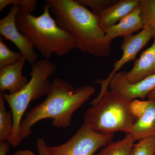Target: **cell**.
Segmentation results:
<instances>
[{
  "label": "cell",
  "instance_id": "6da1fadb",
  "mask_svg": "<svg viewBox=\"0 0 155 155\" xmlns=\"http://www.w3.org/2000/svg\"><path fill=\"white\" fill-rule=\"evenodd\" d=\"M95 92L96 89L91 85L75 88L66 81L55 78L51 82L46 98L31 108L22 120L20 128L21 139L28 137L34 125L45 119H51L53 126L57 128L69 127L73 114Z\"/></svg>",
  "mask_w": 155,
  "mask_h": 155
},
{
  "label": "cell",
  "instance_id": "7a4b0ae2",
  "mask_svg": "<svg viewBox=\"0 0 155 155\" xmlns=\"http://www.w3.org/2000/svg\"><path fill=\"white\" fill-rule=\"evenodd\" d=\"M58 25L72 35L81 51L98 58L110 54L112 41L106 38L98 17L76 0H48Z\"/></svg>",
  "mask_w": 155,
  "mask_h": 155
},
{
  "label": "cell",
  "instance_id": "3957f363",
  "mask_svg": "<svg viewBox=\"0 0 155 155\" xmlns=\"http://www.w3.org/2000/svg\"><path fill=\"white\" fill-rule=\"evenodd\" d=\"M51 12L46 1L41 15L35 16L20 7L16 18L19 30L46 59L53 54L61 58L78 47L75 38L58 25Z\"/></svg>",
  "mask_w": 155,
  "mask_h": 155
},
{
  "label": "cell",
  "instance_id": "277c9868",
  "mask_svg": "<svg viewBox=\"0 0 155 155\" xmlns=\"http://www.w3.org/2000/svg\"><path fill=\"white\" fill-rule=\"evenodd\" d=\"M57 70V66L49 59L38 60L31 65L30 80L22 89L14 94L3 92L14 118L13 133L7 140L11 146L16 147L21 143L20 125L25 111L31 102L46 95L51 87L49 79Z\"/></svg>",
  "mask_w": 155,
  "mask_h": 155
},
{
  "label": "cell",
  "instance_id": "5b68a950",
  "mask_svg": "<svg viewBox=\"0 0 155 155\" xmlns=\"http://www.w3.org/2000/svg\"><path fill=\"white\" fill-rule=\"evenodd\" d=\"M130 103L116 92L108 90L96 104L87 109L84 123L99 133L114 134L119 131L130 133L136 122Z\"/></svg>",
  "mask_w": 155,
  "mask_h": 155
},
{
  "label": "cell",
  "instance_id": "8992f818",
  "mask_svg": "<svg viewBox=\"0 0 155 155\" xmlns=\"http://www.w3.org/2000/svg\"><path fill=\"white\" fill-rule=\"evenodd\" d=\"M113 134H101L83 123L73 136L65 143L49 146V155H94L97 150L112 142Z\"/></svg>",
  "mask_w": 155,
  "mask_h": 155
},
{
  "label": "cell",
  "instance_id": "52a82bcc",
  "mask_svg": "<svg viewBox=\"0 0 155 155\" xmlns=\"http://www.w3.org/2000/svg\"><path fill=\"white\" fill-rule=\"evenodd\" d=\"M155 36V29L150 26H144L138 33L123 38L121 45L122 57L114 63L113 70L106 79L96 81V83L101 85V91L97 96L93 100L91 105L96 104L108 91L110 81L114 75L125 64L135 60L140 50Z\"/></svg>",
  "mask_w": 155,
  "mask_h": 155
},
{
  "label": "cell",
  "instance_id": "ba28073f",
  "mask_svg": "<svg viewBox=\"0 0 155 155\" xmlns=\"http://www.w3.org/2000/svg\"><path fill=\"white\" fill-rule=\"evenodd\" d=\"M20 6L13 5L5 17L0 20V34L13 43L26 62L32 65L38 60V57L34 48L17 27L16 18Z\"/></svg>",
  "mask_w": 155,
  "mask_h": 155
},
{
  "label": "cell",
  "instance_id": "9c48e42d",
  "mask_svg": "<svg viewBox=\"0 0 155 155\" xmlns=\"http://www.w3.org/2000/svg\"><path fill=\"white\" fill-rule=\"evenodd\" d=\"M136 119L130 134L135 141L155 136V100H133L130 103Z\"/></svg>",
  "mask_w": 155,
  "mask_h": 155
},
{
  "label": "cell",
  "instance_id": "30bf717a",
  "mask_svg": "<svg viewBox=\"0 0 155 155\" xmlns=\"http://www.w3.org/2000/svg\"><path fill=\"white\" fill-rule=\"evenodd\" d=\"M109 87L116 92L124 99L130 102L134 100H145L155 89V73L134 83L128 82L125 71L118 72L110 81Z\"/></svg>",
  "mask_w": 155,
  "mask_h": 155
},
{
  "label": "cell",
  "instance_id": "8fae6325",
  "mask_svg": "<svg viewBox=\"0 0 155 155\" xmlns=\"http://www.w3.org/2000/svg\"><path fill=\"white\" fill-rule=\"evenodd\" d=\"M26 60L24 57L15 63L0 69V92L9 94L17 93L28 83L27 77L22 75Z\"/></svg>",
  "mask_w": 155,
  "mask_h": 155
},
{
  "label": "cell",
  "instance_id": "7c38bea8",
  "mask_svg": "<svg viewBox=\"0 0 155 155\" xmlns=\"http://www.w3.org/2000/svg\"><path fill=\"white\" fill-rule=\"evenodd\" d=\"M144 26L141 9L139 5L116 25L103 30L105 34L106 38L112 41L116 38H124L132 35L133 33L142 30Z\"/></svg>",
  "mask_w": 155,
  "mask_h": 155
},
{
  "label": "cell",
  "instance_id": "4fadbf2b",
  "mask_svg": "<svg viewBox=\"0 0 155 155\" xmlns=\"http://www.w3.org/2000/svg\"><path fill=\"white\" fill-rule=\"evenodd\" d=\"M151 45L143 51L135 60L132 69L125 71V76L128 82L134 83L155 73V36Z\"/></svg>",
  "mask_w": 155,
  "mask_h": 155
},
{
  "label": "cell",
  "instance_id": "5bb4252c",
  "mask_svg": "<svg viewBox=\"0 0 155 155\" xmlns=\"http://www.w3.org/2000/svg\"><path fill=\"white\" fill-rule=\"evenodd\" d=\"M140 0H120L98 17L100 27L103 29L116 25L140 5Z\"/></svg>",
  "mask_w": 155,
  "mask_h": 155
},
{
  "label": "cell",
  "instance_id": "9a60e30c",
  "mask_svg": "<svg viewBox=\"0 0 155 155\" xmlns=\"http://www.w3.org/2000/svg\"><path fill=\"white\" fill-rule=\"evenodd\" d=\"M135 141L130 133L119 141L111 142L94 155H130Z\"/></svg>",
  "mask_w": 155,
  "mask_h": 155
},
{
  "label": "cell",
  "instance_id": "2e32d148",
  "mask_svg": "<svg viewBox=\"0 0 155 155\" xmlns=\"http://www.w3.org/2000/svg\"><path fill=\"white\" fill-rule=\"evenodd\" d=\"M2 92H0V141H7L14 130L13 114L6 110Z\"/></svg>",
  "mask_w": 155,
  "mask_h": 155
},
{
  "label": "cell",
  "instance_id": "e0dca14e",
  "mask_svg": "<svg viewBox=\"0 0 155 155\" xmlns=\"http://www.w3.org/2000/svg\"><path fill=\"white\" fill-rule=\"evenodd\" d=\"M23 56L20 52H14L10 49L0 37V69L15 64Z\"/></svg>",
  "mask_w": 155,
  "mask_h": 155
},
{
  "label": "cell",
  "instance_id": "ac0fdd59",
  "mask_svg": "<svg viewBox=\"0 0 155 155\" xmlns=\"http://www.w3.org/2000/svg\"><path fill=\"white\" fill-rule=\"evenodd\" d=\"M140 5L144 26L155 29V0H140Z\"/></svg>",
  "mask_w": 155,
  "mask_h": 155
},
{
  "label": "cell",
  "instance_id": "d6986e66",
  "mask_svg": "<svg viewBox=\"0 0 155 155\" xmlns=\"http://www.w3.org/2000/svg\"><path fill=\"white\" fill-rule=\"evenodd\" d=\"M130 155H155V136L139 140Z\"/></svg>",
  "mask_w": 155,
  "mask_h": 155
},
{
  "label": "cell",
  "instance_id": "ffe728a7",
  "mask_svg": "<svg viewBox=\"0 0 155 155\" xmlns=\"http://www.w3.org/2000/svg\"><path fill=\"white\" fill-rule=\"evenodd\" d=\"M84 7H88L97 17L117 2L116 0H76Z\"/></svg>",
  "mask_w": 155,
  "mask_h": 155
},
{
  "label": "cell",
  "instance_id": "44dd1931",
  "mask_svg": "<svg viewBox=\"0 0 155 155\" xmlns=\"http://www.w3.org/2000/svg\"><path fill=\"white\" fill-rule=\"evenodd\" d=\"M37 3L35 0H0V11L8 6L17 5L31 14L36 8Z\"/></svg>",
  "mask_w": 155,
  "mask_h": 155
},
{
  "label": "cell",
  "instance_id": "7402d4cb",
  "mask_svg": "<svg viewBox=\"0 0 155 155\" xmlns=\"http://www.w3.org/2000/svg\"><path fill=\"white\" fill-rule=\"evenodd\" d=\"M36 145L39 155H49L48 146L47 144L44 139H38Z\"/></svg>",
  "mask_w": 155,
  "mask_h": 155
},
{
  "label": "cell",
  "instance_id": "603a6c76",
  "mask_svg": "<svg viewBox=\"0 0 155 155\" xmlns=\"http://www.w3.org/2000/svg\"><path fill=\"white\" fill-rule=\"evenodd\" d=\"M11 146L7 141H0V155H7Z\"/></svg>",
  "mask_w": 155,
  "mask_h": 155
},
{
  "label": "cell",
  "instance_id": "cb8c5ba5",
  "mask_svg": "<svg viewBox=\"0 0 155 155\" xmlns=\"http://www.w3.org/2000/svg\"><path fill=\"white\" fill-rule=\"evenodd\" d=\"M12 155H36L32 151L29 150H19Z\"/></svg>",
  "mask_w": 155,
  "mask_h": 155
},
{
  "label": "cell",
  "instance_id": "d4e9b609",
  "mask_svg": "<svg viewBox=\"0 0 155 155\" xmlns=\"http://www.w3.org/2000/svg\"><path fill=\"white\" fill-rule=\"evenodd\" d=\"M148 99L155 100V89L151 92L147 96Z\"/></svg>",
  "mask_w": 155,
  "mask_h": 155
}]
</instances>
